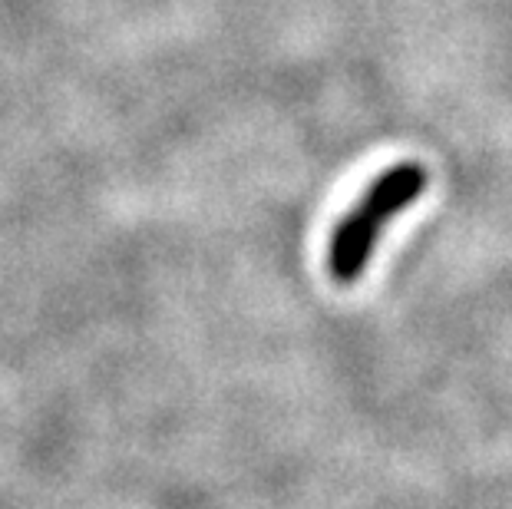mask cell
Listing matches in <instances>:
<instances>
[{
	"label": "cell",
	"mask_w": 512,
	"mask_h": 509,
	"mask_svg": "<svg viewBox=\"0 0 512 509\" xmlns=\"http://www.w3.org/2000/svg\"><path fill=\"white\" fill-rule=\"evenodd\" d=\"M423 189H427V172L417 162H400V166L387 169L367 189L364 202L351 215H344V222L331 235L328 272L337 285H354L364 275L384 222L417 202L423 196Z\"/></svg>",
	"instance_id": "obj_1"
}]
</instances>
